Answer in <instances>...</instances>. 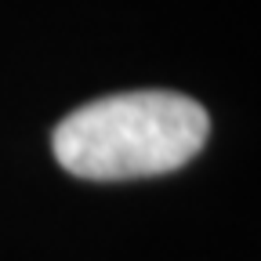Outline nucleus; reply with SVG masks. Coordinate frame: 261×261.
<instances>
[{
	"mask_svg": "<svg viewBox=\"0 0 261 261\" xmlns=\"http://www.w3.org/2000/svg\"><path fill=\"white\" fill-rule=\"evenodd\" d=\"M211 116L178 91H123L65 116L51 149L62 171L87 181L171 174L207 145Z\"/></svg>",
	"mask_w": 261,
	"mask_h": 261,
	"instance_id": "f257e3e1",
	"label": "nucleus"
}]
</instances>
